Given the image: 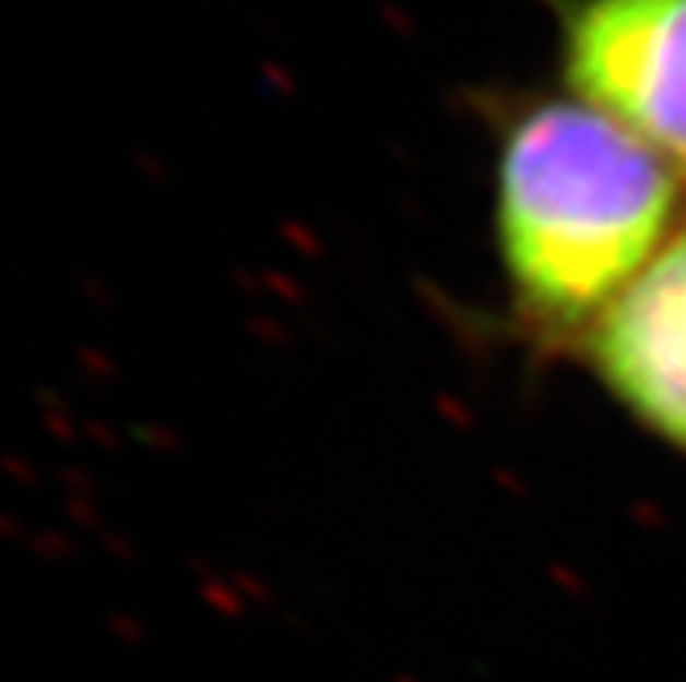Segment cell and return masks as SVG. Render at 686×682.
Returning <instances> with one entry per match:
<instances>
[{
	"instance_id": "obj_1",
	"label": "cell",
	"mask_w": 686,
	"mask_h": 682,
	"mask_svg": "<svg viewBox=\"0 0 686 682\" xmlns=\"http://www.w3.org/2000/svg\"><path fill=\"white\" fill-rule=\"evenodd\" d=\"M686 171L596 108L544 98L495 157V248L516 313L579 338L683 230Z\"/></svg>"
},
{
	"instance_id": "obj_2",
	"label": "cell",
	"mask_w": 686,
	"mask_h": 682,
	"mask_svg": "<svg viewBox=\"0 0 686 682\" xmlns=\"http://www.w3.org/2000/svg\"><path fill=\"white\" fill-rule=\"evenodd\" d=\"M558 63L575 101L686 171V0H558Z\"/></svg>"
},
{
	"instance_id": "obj_3",
	"label": "cell",
	"mask_w": 686,
	"mask_h": 682,
	"mask_svg": "<svg viewBox=\"0 0 686 682\" xmlns=\"http://www.w3.org/2000/svg\"><path fill=\"white\" fill-rule=\"evenodd\" d=\"M603 391L686 456V227L582 335Z\"/></svg>"
},
{
	"instance_id": "obj_4",
	"label": "cell",
	"mask_w": 686,
	"mask_h": 682,
	"mask_svg": "<svg viewBox=\"0 0 686 682\" xmlns=\"http://www.w3.org/2000/svg\"><path fill=\"white\" fill-rule=\"evenodd\" d=\"M0 467H4L8 474H14V477H22V481H28V470H25V464H17V459H0Z\"/></svg>"
},
{
	"instance_id": "obj_5",
	"label": "cell",
	"mask_w": 686,
	"mask_h": 682,
	"mask_svg": "<svg viewBox=\"0 0 686 682\" xmlns=\"http://www.w3.org/2000/svg\"><path fill=\"white\" fill-rule=\"evenodd\" d=\"M14 529H17V526H14V523L8 519V515H4V512H0V537H11V533H14Z\"/></svg>"
}]
</instances>
